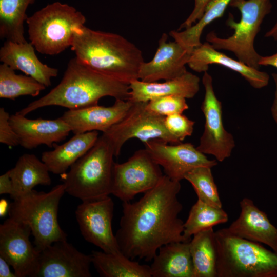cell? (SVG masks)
<instances>
[{
	"label": "cell",
	"instance_id": "cell-1",
	"mask_svg": "<svg viewBox=\"0 0 277 277\" xmlns=\"http://www.w3.org/2000/svg\"><path fill=\"white\" fill-rule=\"evenodd\" d=\"M180 182L163 175L138 201L122 204L123 215L115 234L121 252L132 260L152 261L159 249L172 242H186L183 209L177 195Z\"/></svg>",
	"mask_w": 277,
	"mask_h": 277
},
{
	"label": "cell",
	"instance_id": "cell-2",
	"mask_svg": "<svg viewBox=\"0 0 277 277\" xmlns=\"http://www.w3.org/2000/svg\"><path fill=\"white\" fill-rule=\"evenodd\" d=\"M129 84L71 59L60 83L47 94L29 103L17 112L27 115L38 109L57 106L68 109L98 105L105 96L128 100Z\"/></svg>",
	"mask_w": 277,
	"mask_h": 277
},
{
	"label": "cell",
	"instance_id": "cell-3",
	"mask_svg": "<svg viewBox=\"0 0 277 277\" xmlns=\"http://www.w3.org/2000/svg\"><path fill=\"white\" fill-rule=\"evenodd\" d=\"M71 49L83 64L128 84L138 80L144 62L142 51L123 36L85 25L75 29Z\"/></svg>",
	"mask_w": 277,
	"mask_h": 277
},
{
	"label": "cell",
	"instance_id": "cell-4",
	"mask_svg": "<svg viewBox=\"0 0 277 277\" xmlns=\"http://www.w3.org/2000/svg\"><path fill=\"white\" fill-rule=\"evenodd\" d=\"M216 277H277V253L239 238L227 228L215 231Z\"/></svg>",
	"mask_w": 277,
	"mask_h": 277
},
{
	"label": "cell",
	"instance_id": "cell-5",
	"mask_svg": "<svg viewBox=\"0 0 277 277\" xmlns=\"http://www.w3.org/2000/svg\"><path fill=\"white\" fill-rule=\"evenodd\" d=\"M114 156L110 143L102 134L68 172L61 175L66 192L82 201L109 196L112 191Z\"/></svg>",
	"mask_w": 277,
	"mask_h": 277
},
{
	"label": "cell",
	"instance_id": "cell-6",
	"mask_svg": "<svg viewBox=\"0 0 277 277\" xmlns=\"http://www.w3.org/2000/svg\"><path fill=\"white\" fill-rule=\"evenodd\" d=\"M65 192L63 183L47 192L33 189L13 200L8 206L10 217L30 227L35 246L40 252L54 242L67 240L57 220L59 204Z\"/></svg>",
	"mask_w": 277,
	"mask_h": 277
},
{
	"label": "cell",
	"instance_id": "cell-7",
	"mask_svg": "<svg viewBox=\"0 0 277 277\" xmlns=\"http://www.w3.org/2000/svg\"><path fill=\"white\" fill-rule=\"evenodd\" d=\"M229 6L238 9L241 13L239 22L235 21L231 13L226 22L233 33L221 38L211 31L206 35V41L215 49L229 51L238 60L259 69L261 55L255 49L254 40L265 17L271 11V0H232Z\"/></svg>",
	"mask_w": 277,
	"mask_h": 277
},
{
	"label": "cell",
	"instance_id": "cell-8",
	"mask_svg": "<svg viewBox=\"0 0 277 277\" xmlns=\"http://www.w3.org/2000/svg\"><path fill=\"white\" fill-rule=\"evenodd\" d=\"M26 22L35 50L55 55L71 47L75 29L84 26L86 17L73 6L56 2L35 12Z\"/></svg>",
	"mask_w": 277,
	"mask_h": 277
},
{
	"label": "cell",
	"instance_id": "cell-9",
	"mask_svg": "<svg viewBox=\"0 0 277 277\" xmlns=\"http://www.w3.org/2000/svg\"><path fill=\"white\" fill-rule=\"evenodd\" d=\"M147 102H133L126 116L119 122L103 133L110 143L118 157L124 144L131 138L143 143L153 139H161L169 144L180 143L167 130L164 116L157 115L146 107Z\"/></svg>",
	"mask_w": 277,
	"mask_h": 277
},
{
	"label": "cell",
	"instance_id": "cell-10",
	"mask_svg": "<svg viewBox=\"0 0 277 277\" xmlns=\"http://www.w3.org/2000/svg\"><path fill=\"white\" fill-rule=\"evenodd\" d=\"M163 176L160 166L144 148L122 163L114 162L111 194L123 202L153 188Z\"/></svg>",
	"mask_w": 277,
	"mask_h": 277
},
{
	"label": "cell",
	"instance_id": "cell-11",
	"mask_svg": "<svg viewBox=\"0 0 277 277\" xmlns=\"http://www.w3.org/2000/svg\"><path fill=\"white\" fill-rule=\"evenodd\" d=\"M202 83L205 89L201 109L205 117L204 129L197 149L205 154L223 162L230 156L235 143L233 135L224 128L222 103L217 98L211 76L204 72Z\"/></svg>",
	"mask_w": 277,
	"mask_h": 277
},
{
	"label": "cell",
	"instance_id": "cell-12",
	"mask_svg": "<svg viewBox=\"0 0 277 277\" xmlns=\"http://www.w3.org/2000/svg\"><path fill=\"white\" fill-rule=\"evenodd\" d=\"M30 227L11 217L0 225V256L13 268L17 277H36L41 252L29 240Z\"/></svg>",
	"mask_w": 277,
	"mask_h": 277
},
{
	"label": "cell",
	"instance_id": "cell-13",
	"mask_svg": "<svg viewBox=\"0 0 277 277\" xmlns=\"http://www.w3.org/2000/svg\"><path fill=\"white\" fill-rule=\"evenodd\" d=\"M114 204L109 196L82 201L75 216L84 239L107 253L121 252L112 229Z\"/></svg>",
	"mask_w": 277,
	"mask_h": 277
},
{
	"label": "cell",
	"instance_id": "cell-14",
	"mask_svg": "<svg viewBox=\"0 0 277 277\" xmlns=\"http://www.w3.org/2000/svg\"><path fill=\"white\" fill-rule=\"evenodd\" d=\"M154 161L163 168L165 175L180 182L189 172L199 167L211 168L217 164L209 160L190 143L169 144L161 139H153L143 143Z\"/></svg>",
	"mask_w": 277,
	"mask_h": 277
},
{
	"label": "cell",
	"instance_id": "cell-15",
	"mask_svg": "<svg viewBox=\"0 0 277 277\" xmlns=\"http://www.w3.org/2000/svg\"><path fill=\"white\" fill-rule=\"evenodd\" d=\"M91 254H84L67 240L53 243L41 252L36 277H91Z\"/></svg>",
	"mask_w": 277,
	"mask_h": 277
},
{
	"label": "cell",
	"instance_id": "cell-16",
	"mask_svg": "<svg viewBox=\"0 0 277 277\" xmlns=\"http://www.w3.org/2000/svg\"><path fill=\"white\" fill-rule=\"evenodd\" d=\"M167 40L168 35L163 33L153 58L141 65L138 74L139 80L145 82L169 80L187 71L186 65L191 52L177 42Z\"/></svg>",
	"mask_w": 277,
	"mask_h": 277
},
{
	"label": "cell",
	"instance_id": "cell-17",
	"mask_svg": "<svg viewBox=\"0 0 277 277\" xmlns=\"http://www.w3.org/2000/svg\"><path fill=\"white\" fill-rule=\"evenodd\" d=\"M132 104L133 102L128 100L116 99L111 106L96 105L68 109L61 117L69 126L74 134L93 131L104 133L121 121Z\"/></svg>",
	"mask_w": 277,
	"mask_h": 277
},
{
	"label": "cell",
	"instance_id": "cell-18",
	"mask_svg": "<svg viewBox=\"0 0 277 277\" xmlns=\"http://www.w3.org/2000/svg\"><path fill=\"white\" fill-rule=\"evenodd\" d=\"M10 123L17 134L22 147L32 149L41 145L52 147L64 140L71 131L61 117L53 120L29 119L17 112L10 115Z\"/></svg>",
	"mask_w": 277,
	"mask_h": 277
},
{
	"label": "cell",
	"instance_id": "cell-19",
	"mask_svg": "<svg viewBox=\"0 0 277 277\" xmlns=\"http://www.w3.org/2000/svg\"><path fill=\"white\" fill-rule=\"evenodd\" d=\"M240 206V215L227 228L228 231L239 238L264 244L277 253V228L267 214L248 197L243 198Z\"/></svg>",
	"mask_w": 277,
	"mask_h": 277
},
{
	"label": "cell",
	"instance_id": "cell-20",
	"mask_svg": "<svg viewBox=\"0 0 277 277\" xmlns=\"http://www.w3.org/2000/svg\"><path fill=\"white\" fill-rule=\"evenodd\" d=\"M211 64L220 65L239 73L254 88L261 89L268 84L269 75L267 72L230 57L207 42L193 49L187 64L192 70L199 73L207 71Z\"/></svg>",
	"mask_w": 277,
	"mask_h": 277
},
{
	"label": "cell",
	"instance_id": "cell-21",
	"mask_svg": "<svg viewBox=\"0 0 277 277\" xmlns=\"http://www.w3.org/2000/svg\"><path fill=\"white\" fill-rule=\"evenodd\" d=\"M31 43L6 41L0 49V61L14 70H18L46 87L51 78L58 75V69L43 64L37 57Z\"/></svg>",
	"mask_w": 277,
	"mask_h": 277
},
{
	"label": "cell",
	"instance_id": "cell-22",
	"mask_svg": "<svg viewBox=\"0 0 277 277\" xmlns=\"http://www.w3.org/2000/svg\"><path fill=\"white\" fill-rule=\"evenodd\" d=\"M128 100L147 102L151 100L169 95L193 98L200 89L199 77L188 71L183 75L162 83L145 82L139 80L129 84Z\"/></svg>",
	"mask_w": 277,
	"mask_h": 277
},
{
	"label": "cell",
	"instance_id": "cell-23",
	"mask_svg": "<svg viewBox=\"0 0 277 277\" xmlns=\"http://www.w3.org/2000/svg\"><path fill=\"white\" fill-rule=\"evenodd\" d=\"M189 242H172L161 246L150 266L151 277H193Z\"/></svg>",
	"mask_w": 277,
	"mask_h": 277
},
{
	"label": "cell",
	"instance_id": "cell-24",
	"mask_svg": "<svg viewBox=\"0 0 277 277\" xmlns=\"http://www.w3.org/2000/svg\"><path fill=\"white\" fill-rule=\"evenodd\" d=\"M98 137L97 131L75 134L66 142L55 144L53 150L43 152L41 160L50 172L62 175L95 145Z\"/></svg>",
	"mask_w": 277,
	"mask_h": 277
},
{
	"label": "cell",
	"instance_id": "cell-25",
	"mask_svg": "<svg viewBox=\"0 0 277 277\" xmlns=\"http://www.w3.org/2000/svg\"><path fill=\"white\" fill-rule=\"evenodd\" d=\"M9 171L13 186L10 196L13 200L27 194L37 185L49 186L52 182L47 166L33 154L22 155Z\"/></svg>",
	"mask_w": 277,
	"mask_h": 277
},
{
	"label": "cell",
	"instance_id": "cell-26",
	"mask_svg": "<svg viewBox=\"0 0 277 277\" xmlns=\"http://www.w3.org/2000/svg\"><path fill=\"white\" fill-rule=\"evenodd\" d=\"M92 261L97 272L103 277H151L150 266L141 264L122 252L92 251Z\"/></svg>",
	"mask_w": 277,
	"mask_h": 277
},
{
	"label": "cell",
	"instance_id": "cell-27",
	"mask_svg": "<svg viewBox=\"0 0 277 277\" xmlns=\"http://www.w3.org/2000/svg\"><path fill=\"white\" fill-rule=\"evenodd\" d=\"M189 243L193 277H216V251L213 227L195 233Z\"/></svg>",
	"mask_w": 277,
	"mask_h": 277
},
{
	"label": "cell",
	"instance_id": "cell-28",
	"mask_svg": "<svg viewBox=\"0 0 277 277\" xmlns=\"http://www.w3.org/2000/svg\"><path fill=\"white\" fill-rule=\"evenodd\" d=\"M35 0H0V37L15 43H25L24 22L26 11Z\"/></svg>",
	"mask_w": 277,
	"mask_h": 277
},
{
	"label": "cell",
	"instance_id": "cell-29",
	"mask_svg": "<svg viewBox=\"0 0 277 277\" xmlns=\"http://www.w3.org/2000/svg\"><path fill=\"white\" fill-rule=\"evenodd\" d=\"M232 0H211L201 18L183 31L173 30L169 35L190 52L202 43L201 37L205 28L214 20L221 17Z\"/></svg>",
	"mask_w": 277,
	"mask_h": 277
},
{
	"label": "cell",
	"instance_id": "cell-30",
	"mask_svg": "<svg viewBox=\"0 0 277 277\" xmlns=\"http://www.w3.org/2000/svg\"><path fill=\"white\" fill-rule=\"evenodd\" d=\"M46 88L33 77L17 74L7 65H0V98L15 100L23 95L35 97Z\"/></svg>",
	"mask_w": 277,
	"mask_h": 277
},
{
	"label": "cell",
	"instance_id": "cell-31",
	"mask_svg": "<svg viewBox=\"0 0 277 277\" xmlns=\"http://www.w3.org/2000/svg\"><path fill=\"white\" fill-rule=\"evenodd\" d=\"M228 215L222 208H217L197 200L184 222L183 236L187 241L195 233L216 225L226 223Z\"/></svg>",
	"mask_w": 277,
	"mask_h": 277
},
{
	"label": "cell",
	"instance_id": "cell-32",
	"mask_svg": "<svg viewBox=\"0 0 277 277\" xmlns=\"http://www.w3.org/2000/svg\"><path fill=\"white\" fill-rule=\"evenodd\" d=\"M211 168L207 166L197 167L186 174L184 179L192 186L197 200L209 205L222 208Z\"/></svg>",
	"mask_w": 277,
	"mask_h": 277
},
{
	"label": "cell",
	"instance_id": "cell-33",
	"mask_svg": "<svg viewBox=\"0 0 277 277\" xmlns=\"http://www.w3.org/2000/svg\"><path fill=\"white\" fill-rule=\"evenodd\" d=\"M147 108L152 112L162 116L183 113L189 108L186 98L177 95L160 97L147 102Z\"/></svg>",
	"mask_w": 277,
	"mask_h": 277
},
{
	"label": "cell",
	"instance_id": "cell-34",
	"mask_svg": "<svg viewBox=\"0 0 277 277\" xmlns=\"http://www.w3.org/2000/svg\"><path fill=\"white\" fill-rule=\"evenodd\" d=\"M195 122L182 113H176L164 117V125L168 131L180 143L191 136Z\"/></svg>",
	"mask_w": 277,
	"mask_h": 277
},
{
	"label": "cell",
	"instance_id": "cell-35",
	"mask_svg": "<svg viewBox=\"0 0 277 277\" xmlns=\"http://www.w3.org/2000/svg\"><path fill=\"white\" fill-rule=\"evenodd\" d=\"M10 114L0 108V142L9 147L20 145L19 138L10 123Z\"/></svg>",
	"mask_w": 277,
	"mask_h": 277
},
{
	"label": "cell",
	"instance_id": "cell-36",
	"mask_svg": "<svg viewBox=\"0 0 277 277\" xmlns=\"http://www.w3.org/2000/svg\"><path fill=\"white\" fill-rule=\"evenodd\" d=\"M211 0H194V8L186 20L181 24L177 30L189 28L196 23L203 16L206 8Z\"/></svg>",
	"mask_w": 277,
	"mask_h": 277
},
{
	"label": "cell",
	"instance_id": "cell-37",
	"mask_svg": "<svg viewBox=\"0 0 277 277\" xmlns=\"http://www.w3.org/2000/svg\"><path fill=\"white\" fill-rule=\"evenodd\" d=\"M12 182L9 171L0 176V194H9L12 192Z\"/></svg>",
	"mask_w": 277,
	"mask_h": 277
},
{
	"label": "cell",
	"instance_id": "cell-38",
	"mask_svg": "<svg viewBox=\"0 0 277 277\" xmlns=\"http://www.w3.org/2000/svg\"><path fill=\"white\" fill-rule=\"evenodd\" d=\"M8 263L0 256V277H17L16 274L12 272Z\"/></svg>",
	"mask_w": 277,
	"mask_h": 277
},
{
	"label": "cell",
	"instance_id": "cell-39",
	"mask_svg": "<svg viewBox=\"0 0 277 277\" xmlns=\"http://www.w3.org/2000/svg\"><path fill=\"white\" fill-rule=\"evenodd\" d=\"M259 64L260 66H270L277 69V52L269 56L261 55Z\"/></svg>",
	"mask_w": 277,
	"mask_h": 277
},
{
	"label": "cell",
	"instance_id": "cell-40",
	"mask_svg": "<svg viewBox=\"0 0 277 277\" xmlns=\"http://www.w3.org/2000/svg\"><path fill=\"white\" fill-rule=\"evenodd\" d=\"M272 76L275 84V90L274 100L271 107V112L272 117L277 124V73H272Z\"/></svg>",
	"mask_w": 277,
	"mask_h": 277
},
{
	"label": "cell",
	"instance_id": "cell-41",
	"mask_svg": "<svg viewBox=\"0 0 277 277\" xmlns=\"http://www.w3.org/2000/svg\"><path fill=\"white\" fill-rule=\"evenodd\" d=\"M265 37L277 41V20L274 26L265 34Z\"/></svg>",
	"mask_w": 277,
	"mask_h": 277
}]
</instances>
